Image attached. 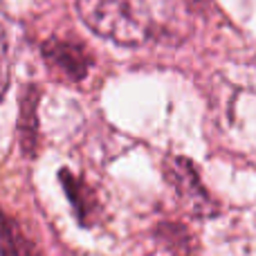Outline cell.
Returning a JSON list of instances; mask_svg holds the SVG:
<instances>
[{
    "mask_svg": "<svg viewBox=\"0 0 256 256\" xmlns=\"http://www.w3.org/2000/svg\"><path fill=\"white\" fill-rule=\"evenodd\" d=\"M76 12L90 30L117 45L140 48L153 36L144 0H76Z\"/></svg>",
    "mask_w": 256,
    "mask_h": 256,
    "instance_id": "1",
    "label": "cell"
},
{
    "mask_svg": "<svg viewBox=\"0 0 256 256\" xmlns=\"http://www.w3.org/2000/svg\"><path fill=\"white\" fill-rule=\"evenodd\" d=\"M164 176L166 182L171 184V189L176 191V198L180 200V204L198 218H212L218 214L216 200L209 196V191L204 189L202 180H200L198 171L194 168V164L186 158L180 155H171L164 162Z\"/></svg>",
    "mask_w": 256,
    "mask_h": 256,
    "instance_id": "2",
    "label": "cell"
},
{
    "mask_svg": "<svg viewBox=\"0 0 256 256\" xmlns=\"http://www.w3.org/2000/svg\"><path fill=\"white\" fill-rule=\"evenodd\" d=\"M43 56L52 70L63 74L70 81H81L88 74L90 58L86 54L84 45L74 43L70 38H56L52 36L50 40L43 43Z\"/></svg>",
    "mask_w": 256,
    "mask_h": 256,
    "instance_id": "3",
    "label": "cell"
},
{
    "mask_svg": "<svg viewBox=\"0 0 256 256\" xmlns=\"http://www.w3.org/2000/svg\"><path fill=\"white\" fill-rule=\"evenodd\" d=\"M61 182H63V189H66L68 198H70L72 207H74V214L84 225L94 220V214L99 212L97 207V200L92 196V189H90L86 182H81L76 176H72L70 171H63L61 173Z\"/></svg>",
    "mask_w": 256,
    "mask_h": 256,
    "instance_id": "4",
    "label": "cell"
},
{
    "mask_svg": "<svg viewBox=\"0 0 256 256\" xmlns=\"http://www.w3.org/2000/svg\"><path fill=\"white\" fill-rule=\"evenodd\" d=\"M155 243L166 256H196L194 236L184 225L178 222H162L155 230Z\"/></svg>",
    "mask_w": 256,
    "mask_h": 256,
    "instance_id": "5",
    "label": "cell"
},
{
    "mask_svg": "<svg viewBox=\"0 0 256 256\" xmlns=\"http://www.w3.org/2000/svg\"><path fill=\"white\" fill-rule=\"evenodd\" d=\"M36 102H38V90L27 88L22 94V104H20V122H18V132H20V144L25 155L34 153V144H36Z\"/></svg>",
    "mask_w": 256,
    "mask_h": 256,
    "instance_id": "6",
    "label": "cell"
},
{
    "mask_svg": "<svg viewBox=\"0 0 256 256\" xmlns=\"http://www.w3.org/2000/svg\"><path fill=\"white\" fill-rule=\"evenodd\" d=\"M2 256H36L34 245L22 236L12 216H4L2 220Z\"/></svg>",
    "mask_w": 256,
    "mask_h": 256,
    "instance_id": "7",
    "label": "cell"
}]
</instances>
